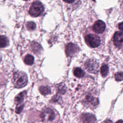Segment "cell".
Segmentation results:
<instances>
[{"mask_svg":"<svg viewBox=\"0 0 123 123\" xmlns=\"http://www.w3.org/2000/svg\"><path fill=\"white\" fill-rule=\"evenodd\" d=\"M83 123H95L96 121L95 116L91 113H84L81 116Z\"/></svg>","mask_w":123,"mask_h":123,"instance_id":"9","label":"cell"},{"mask_svg":"<svg viewBox=\"0 0 123 123\" xmlns=\"http://www.w3.org/2000/svg\"><path fill=\"white\" fill-rule=\"evenodd\" d=\"M84 67L85 69L89 73L96 74L98 71L99 64L95 59H88L85 63Z\"/></svg>","mask_w":123,"mask_h":123,"instance_id":"4","label":"cell"},{"mask_svg":"<svg viewBox=\"0 0 123 123\" xmlns=\"http://www.w3.org/2000/svg\"><path fill=\"white\" fill-rule=\"evenodd\" d=\"M114 78L117 81H121L123 80V72H117L114 74Z\"/></svg>","mask_w":123,"mask_h":123,"instance_id":"19","label":"cell"},{"mask_svg":"<svg viewBox=\"0 0 123 123\" xmlns=\"http://www.w3.org/2000/svg\"><path fill=\"white\" fill-rule=\"evenodd\" d=\"M118 27L120 30L123 31V22L118 24Z\"/></svg>","mask_w":123,"mask_h":123,"instance_id":"21","label":"cell"},{"mask_svg":"<svg viewBox=\"0 0 123 123\" xmlns=\"http://www.w3.org/2000/svg\"><path fill=\"white\" fill-rule=\"evenodd\" d=\"M106 25L105 23L101 20H98L95 22L93 25V31L98 34L102 33L105 29Z\"/></svg>","mask_w":123,"mask_h":123,"instance_id":"8","label":"cell"},{"mask_svg":"<svg viewBox=\"0 0 123 123\" xmlns=\"http://www.w3.org/2000/svg\"><path fill=\"white\" fill-rule=\"evenodd\" d=\"M79 50V47L73 43H68L65 49V52L67 56H72Z\"/></svg>","mask_w":123,"mask_h":123,"instance_id":"7","label":"cell"},{"mask_svg":"<svg viewBox=\"0 0 123 123\" xmlns=\"http://www.w3.org/2000/svg\"><path fill=\"white\" fill-rule=\"evenodd\" d=\"M26 27L27 30L32 31L36 29V25L33 22H27L26 24Z\"/></svg>","mask_w":123,"mask_h":123,"instance_id":"18","label":"cell"},{"mask_svg":"<svg viewBox=\"0 0 123 123\" xmlns=\"http://www.w3.org/2000/svg\"><path fill=\"white\" fill-rule=\"evenodd\" d=\"M114 45L118 48H121L123 45V33L121 31L116 32L113 37Z\"/></svg>","mask_w":123,"mask_h":123,"instance_id":"6","label":"cell"},{"mask_svg":"<svg viewBox=\"0 0 123 123\" xmlns=\"http://www.w3.org/2000/svg\"><path fill=\"white\" fill-rule=\"evenodd\" d=\"M9 45V40L8 38L4 36L1 35L0 36V47L1 48H5Z\"/></svg>","mask_w":123,"mask_h":123,"instance_id":"16","label":"cell"},{"mask_svg":"<svg viewBox=\"0 0 123 123\" xmlns=\"http://www.w3.org/2000/svg\"><path fill=\"white\" fill-rule=\"evenodd\" d=\"M23 107H24V104H21L17 105L15 109V112L18 114L20 113L23 109Z\"/></svg>","mask_w":123,"mask_h":123,"instance_id":"20","label":"cell"},{"mask_svg":"<svg viewBox=\"0 0 123 123\" xmlns=\"http://www.w3.org/2000/svg\"><path fill=\"white\" fill-rule=\"evenodd\" d=\"M44 8L41 2L36 1L33 2L29 9V13L32 17L40 15L44 12Z\"/></svg>","mask_w":123,"mask_h":123,"instance_id":"2","label":"cell"},{"mask_svg":"<svg viewBox=\"0 0 123 123\" xmlns=\"http://www.w3.org/2000/svg\"><path fill=\"white\" fill-rule=\"evenodd\" d=\"M109 73V67L107 64H103L100 68V73L103 77L107 75Z\"/></svg>","mask_w":123,"mask_h":123,"instance_id":"17","label":"cell"},{"mask_svg":"<svg viewBox=\"0 0 123 123\" xmlns=\"http://www.w3.org/2000/svg\"><path fill=\"white\" fill-rule=\"evenodd\" d=\"M74 75L78 78H82L84 76L85 74V72L80 68H76L74 71Z\"/></svg>","mask_w":123,"mask_h":123,"instance_id":"13","label":"cell"},{"mask_svg":"<svg viewBox=\"0 0 123 123\" xmlns=\"http://www.w3.org/2000/svg\"><path fill=\"white\" fill-rule=\"evenodd\" d=\"M31 49L32 51L35 53H39L42 50V47L41 46L36 42H33L31 44Z\"/></svg>","mask_w":123,"mask_h":123,"instance_id":"11","label":"cell"},{"mask_svg":"<svg viewBox=\"0 0 123 123\" xmlns=\"http://www.w3.org/2000/svg\"><path fill=\"white\" fill-rule=\"evenodd\" d=\"M12 81L16 87L22 88L25 86L27 83V76L23 72L17 71L13 74Z\"/></svg>","mask_w":123,"mask_h":123,"instance_id":"1","label":"cell"},{"mask_svg":"<svg viewBox=\"0 0 123 123\" xmlns=\"http://www.w3.org/2000/svg\"><path fill=\"white\" fill-rule=\"evenodd\" d=\"M85 42L86 44L90 47L95 48L98 47L100 44V38L97 35L89 34L86 36Z\"/></svg>","mask_w":123,"mask_h":123,"instance_id":"3","label":"cell"},{"mask_svg":"<svg viewBox=\"0 0 123 123\" xmlns=\"http://www.w3.org/2000/svg\"><path fill=\"white\" fill-rule=\"evenodd\" d=\"M26 92L24 91V92H22L21 93L17 95L14 98L15 103H16L17 105L21 104V103L23 101L24 99V97L26 95Z\"/></svg>","mask_w":123,"mask_h":123,"instance_id":"12","label":"cell"},{"mask_svg":"<svg viewBox=\"0 0 123 123\" xmlns=\"http://www.w3.org/2000/svg\"><path fill=\"white\" fill-rule=\"evenodd\" d=\"M107 123H112V122L111 121H108L107 122ZM115 123H123V120H119L117 121Z\"/></svg>","mask_w":123,"mask_h":123,"instance_id":"22","label":"cell"},{"mask_svg":"<svg viewBox=\"0 0 123 123\" xmlns=\"http://www.w3.org/2000/svg\"><path fill=\"white\" fill-rule=\"evenodd\" d=\"M85 101L89 105H91L92 106H96L98 103V98H94L93 96L90 95H88L86 96Z\"/></svg>","mask_w":123,"mask_h":123,"instance_id":"10","label":"cell"},{"mask_svg":"<svg viewBox=\"0 0 123 123\" xmlns=\"http://www.w3.org/2000/svg\"><path fill=\"white\" fill-rule=\"evenodd\" d=\"M40 93L43 95H47L50 93V88L48 86H41L39 88Z\"/></svg>","mask_w":123,"mask_h":123,"instance_id":"15","label":"cell"},{"mask_svg":"<svg viewBox=\"0 0 123 123\" xmlns=\"http://www.w3.org/2000/svg\"><path fill=\"white\" fill-rule=\"evenodd\" d=\"M24 61L26 64L28 65H31L34 63V57L30 54H27L25 57L24 59Z\"/></svg>","mask_w":123,"mask_h":123,"instance_id":"14","label":"cell"},{"mask_svg":"<svg viewBox=\"0 0 123 123\" xmlns=\"http://www.w3.org/2000/svg\"><path fill=\"white\" fill-rule=\"evenodd\" d=\"M40 117L43 121H53L55 118V114L53 110L49 108L44 109L40 114Z\"/></svg>","mask_w":123,"mask_h":123,"instance_id":"5","label":"cell"}]
</instances>
